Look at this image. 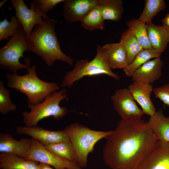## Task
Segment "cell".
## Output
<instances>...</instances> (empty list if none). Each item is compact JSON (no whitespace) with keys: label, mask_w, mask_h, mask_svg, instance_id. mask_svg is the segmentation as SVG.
Listing matches in <instances>:
<instances>
[{"label":"cell","mask_w":169,"mask_h":169,"mask_svg":"<svg viewBox=\"0 0 169 169\" xmlns=\"http://www.w3.org/2000/svg\"><path fill=\"white\" fill-rule=\"evenodd\" d=\"M64 130L73 146L75 163L81 168L87 166L88 156L93 150L95 144L111 131L93 130L77 122L68 125Z\"/></svg>","instance_id":"4"},{"label":"cell","mask_w":169,"mask_h":169,"mask_svg":"<svg viewBox=\"0 0 169 169\" xmlns=\"http://www.w3.org/2000/svg\"><path fill=\"white\" fill-rule=\"evenodd\" d=\"M105 139L103 159L112 169H136L159 141L142 116L121 119Z\"/></svg>","instance_id":"1"},{"label":"cell","mask_w":169,"mask_h":169,"mask_svg":"<svg viewBox=\"0 0 169 169\" xmlns=\"http://www.w3.org/2000/svg\"><path fill=\"white\" fill-rule=\"evenodd\" d=\"M15 11V16L19 22L26 37L29 36L34 27L41 23L44 17L37 13L30 4L29 8L23 0H10Z\"/></svg>","instance_id":"11"},{"label":"cell","mask_w":169,"mask_h":169,"mask_svg":"<svg viewBox=\"0 0 169 169\" xmlns=\"http://www.w3.org/2000/svg\"><path fill=\"white\" fill-rule=\"evenodd\" d=\"M163 61L160 57L146 63L136 70L131 77L133 81L151 84L162 75Z\"/></svg>","instance_id":"15"},{"label":"cell","mask_w":169,"mask_h":169,"mask_svg":"<svg viewBox=\"0 0 169 169\" xmlns=\"http://www.w3.org/2000/svg\"><path fill=\"white\" fill-rule=\"evenodd\" d=\"M136 169H169V142L159 141Z\"/></svg>","instance_id":"12"},{"label":"cell","mask_w":169,"mask_h":169,"mask_svg":"<svg viewBox=\"0 0 169 169\" xmlns=\"http://www.w3.org/2000/svg\"><path fill=\"white\" fill-rule=\"evenodd\" d=\"M25 159L44 163L53 166L55 169H81L76 163L55 155L33 138H31L29 152Z\"/></svg>","instance_id":"8"},{"label":"cell","mask_w":169,"mask_h":169,"mask_svg":"<svg viewBox=\"0 0 169 169\" xmlns=\"http://www.w3.org/2000/svg\"><path fill=\"white\" fill-rule=\"evenodd\" d=\"M39 163L26 160L16 155L7 153L0 154L1 169H39Z\"/></svg>","instance_id":"20"},{"label":"cell","mask_w":169,"mask_h":169,"mask_svg":"<svg viewBox=\"0 0 169 169\" xmlns=\"http://www.w3.org/2000/svg\"><path fill=\"white\" fill-rule=\"evenodd\" d=\"M110 69H126L129 65L127 53L119 43L106 44L102 46Z\"/></svg>","instance_id":"17"},{"label":"cell","mask_w":169,"mask_h":169,"mask_svg":"<svg viewBox=\"0 0 169 169\" xmlns=\"http://www.w3.org/2000/svg\"><path fill=\"white\" fill-rule=\"evenodd\" d=\"M145 2L144 9L138 19L145 23L151 22L154 17L166 6L163 0H146Z\"/></svg>","instance_id":"26"},{"label":"cell","mask_w":169,"mask_h":169,"mask_svg":"<svg viewBox=\"0 0 169 169\" xmlns=\"http://www.w3.org/2000/svg\"><path fill=\"white\" fill-rule=\"evenodd\" d=\"M161 21L163 25L169 29V14H167Z\"/></svg>","instance_id":"32"},{"label":"cell","mask_w":169,"mask_h":169,"mask_svg":"<svg viewBox=\"0 0 169 169\" xmlns=\"http://www.w3.org/2000/svg\"><path fill=\"white\" fill-rule=\"evenodd\" d=\"M162 53L152 48L143 49L136 56L127 67L123 69L125 75L131 77L133 73L151 59L160 57Z\"/></svg>","instance_id":"23"},{"label":"cell","mask_w":169,"mask_h":169,"mask_svg":"<svg viewBox=\"0 0 169 169\" xmlns=\"http://www.w3.org/2000/svg\"><path fill=\"white\" fill-rule=\"evenodd\" d=\"M123 4L121 0H99L98 5L104 20H120L124 12Z\"/></svg>","instance_id":"21"},{"label":"cell","mask_w":169,"mask_h":169,"mask_svg":"<svg viewBox=\"0 0 169 169\" xmlns=\"http://www.w3.org/2000/svg\"><path fill=\"white\" fill-rule=\"evenodd\" d=\"M31 138L18 140L8 133L0 134V152L12 154L25 159L29 152Z\"/></svg>","instance_id":"16"},{"label":"cell","mask_w":169,"mask_h":169,"mask_svg":"<svg viewBox=\"0 0 169 169\" xmlns=\"http://www.w3.org/2000/svg\"><path fill=\"white\" fill-rule=\"evenodd\" d=\"M26 37L21 27L15 34L0 49V66L3 69L17 72L23 69L27 70L31 66L29 58L25 59L26 64L20 62V58H24L23 54L29 52Z\"/></svg>","instance_id":"7"},{"label":"cell","mask_w":169,"mask_h":169,"mask_svg":"<svg viewBox=\"0 0 169 169\" xmlns=\"http://www.w3.org/2000/svg\"><path fill=\"white\" fill-rule=\"evenodd\" d=\"M38 166L39 169H54L50 166L43 163H39Z\"/></svg>","instance_id":"33"},{"label":"cell","mask_w":169,"mask_h":169,"mask_svg":"<svg viewBox=\"0 0 169 169\" xmlns=\"http://www.w3.org/2000/svg\"><path fill=\"white\" fill-rule=\"evenodd\" d=\"M44 146L47 150L57 156L76 163L74 150L69 141L54 143Z\"/></svg>","instance_id":"27"},{"label":"cell","mask_w":169,"mask_h":169,"mask_svg":"<svg viewBox=\"0 0 169 169\" xmlns=\"http://www.w3.org/2000/svg\"><path fill=\"white\" fill-rule=\"evenodd\" d=\"M36 25L26 41L29 51L40 57L48 66L60 60L71 65L74 60L61 50L55 31L57 21L48 16Z\"/></svg>","instance_id":"2"},{"label":"cell","mask_w":169,"mask_h":169,"mask_svg":"<svg viewBox=\"0 0 169 169\" xmlns=\"http://www.w3.org/2000/svg\"><path fill=\"white\" fill-rule=\"evenodd\" d=\"M64 17L68 22L81 21L95 6L99 0H64L63 2Z\"/></svg>","instance_id":"13"},{"label":"cell","mask_w":169,"mask_h":169,"mask_svg":"<svg viewBox=\"0 0 169 169\" xmlns=\"http://www.w3.org/2000/svg\"><path fill=\"white\" fill-rule=\"evenodd\" d=\"M168 14H169V13Z\"/></svg>","instance_id":"35"},{"label":"cell","mask_w":169,"mask_h":169,"mask_svg":"<svg viewBox=\"0 0 169 169\" xmlns=\"http://www.w3.org/2000/svg\"><path fill=\"white\" fill-rule=\"evenodd\" d=\"M64 0H33L30 4L35 11L44 17L48 16L47 12L53 10L58 4L63 2Z\"/></svg>","instance_id":"30"},{"label":"cell","mask_w":169,"mask_h":169,"mask_svg":"<svg viewBox=\"0 0 169 169\" xmlns=\"http://www.w3.org/2000/svg\"><path fill=\"white\" fill-rule=\"evenodd\" d=\"M126 50L129 64L143 49L138 43L133 32L128 29L121 34L119 42Z\"/></svg>","instance_id":"22"},{"label":"cell","mask_w":169,"mask_h":169,"mask_svg":"<svg viewBox=\"0 0 169 169\" xmlns=\"http://www.w3.org/2000/svg\"><path fill=\"white\" fill-rule=\"evenodd\" d=\"M96 51V55L91 60L85 59L76 62L73 69L67 72L64 75L61 87H71L76 82L86 76L106 75L117 80L120 79V77L109 67L102 46L97 45Z\"/></svg>","instance_id":"5"},{"label":"cell","mask_w":169,"mask_h":169,"mask_svg":"<svg viewBox=\"0 0 169 169\" xmlns=\"http://www.w3.org/2000/svg\"><path fill=\"white\" fill-rule=\"evenodd\" d=\"M17 106L11 101L9 91L3 82L0 81V112L3 115L15 110Z\"/></svg>","instance_id":"29"},{"label":"cell","mask_w":169,"mask_h":169,"mask_svg":"<svg viewBox=\"0 0 169 169\" xmlns=\"http://www.w3.org/2000/svg\"><path fill=\"white\" fill-rule=\"evenodd\" d=\"M147 123L159 141L169 142V116L164 115L162 109L150 116Z\"/></svg>","instance_id":"18"},{"label":"cell","mask_w":169,"mask_h":169,"mask_svg":"<svg viewBox=\"0 0 169 169\" xmlns=\"http://www.w3.org/2000/svg\"><path fill=\"white\" fill-rule=\"evenodd\" d=\"M114 110L121 119L132 116H142L144 113L137 106L127 88L116 90L111 97Z\"/></svg>","instance_id":"9"},{"label":"cell","mask_w":169,"mask_h":169,"mask_svg":"<svg viewBox=\"0 0 169 169\" xmlns=\"http://www.w3.org/2000/svg\"><path fill=\"white\" fill-rule=\"evenodd\" d=\"M81 22L82 27L90 31L104 29V20L98 4L89 11Z\"/></svg>","instance_id":"25"},{"label":"cell","mask_w":169,"mask_h":169,"mask_svg":"<svg viewBox=\"0 0 169 169\" xmlns=\"http://www.w3.org/2000/svg\"><path fill=\"white\" fill-rule=\"evenodd\" d=\"M128 89L144 114L150 116L156 112V108L151 98L153 90L152 84L133 81Z\"/></svg>","instance_id":"14"},{"label":"cell","mask_w":169,"mask_h":169,"mask_svg":"<svg viewBox=\"0 0 169 169\" xmlns=\"http://www.w3.org/2000/svg\"><path fill=\"white\" fill-rule=\"evenodd\" d=\"M155 97L159 99L164 106L169 107V83L153 88Z\"/></svg>","instance_id":"31"},{"label":"cell","mask_w":169,"mask_h":169,"mask_svg":"<svg viewBox=\"0 0 169 169\" xmlns=\"http://www.w3.org/2000/svg\"><path fill=\"white\" fill-rule=\"evenodd\" d=\"M67 98V90L62 89L51 94L40 103L28 105L30 111H24L22 113L25 126L37 125L40 120L49 117L55 120L62 118L67 114L68 110L66 107L60 106V103Z\"/></svg>","instance_id":"6"},{"label":"cell","mask_w":169,"mask_h":169,"mask_svg":"<svg viewBox=\"0 0 169 169\" xmlns=\"http://www.w3.org/2000/svg\"><path fill=\"white\" fill-rule=\"evenodd\" d=\"M7 1V0H4L3 1H2L0 3V7L1 8L2 6L3 5V4Z\"/></svg>","instance_id":"34"},{"label":"cell","mask_w":169,"mask_h":169,"mask_svg":"<svg viewBox=\"0 0 169 169\" xmlns=\"http://www.w3.org/2000/svg\"><path fill=\"white\" fill-rule=\"evenodd\" d=\"M146 24L152 48L162 53L169 43V29L163 25H156L152 22Z\"/></svg>","instance_id":"19"},{"label":"cell","mask_w":169,"mask_h":169,"mask_svg":"<svg viewBox=\"0 0 169 169\" xmlns=\"http://www.w3.org/2000/svg\"><path fill=\"white\" fill-rule=\"evenodd\" d=\"M15 131L18 135L29 136L44 146L69 141L64 130H49L37 125L31 127L19 126L16 127Z\"/></svg>","instance_id":"10"},{"label":"cell","mask_w":169,"mask_h":169,"mask_svg":"<svg viewBox=\"0 0 169 169\" xmlns=\"http://www.w3.org/2000/svg\"><path fill=\"white\" fill-rule=\"evenodd\" d=\"M21 27L15 16H12L10 21H8L6 17L0 22V40H9Z\"/></svg>","instance_id":"28"},{"label":"cell","mask_w":169,"mask_h":169,"mask_svg":"<svg viewBox=\"0 0 169 169\" xmlns=\"http://www.w3.org/2000/svg\"><path fill=\"white\" fill-rule=\"evenodd\" d=\"M37 66H31L27 70V74L23 75L17 72L6 75L7 86L25 95L28 105H35L44 101L51 94L59 90L60 87L57 83L47 82L38 76Z\"/></svg>","instance_id":"3"},{"label":"cell","mask_w":169,"mask_h":169,"mask_svg":"<svg viewBox=\"0 0 169 169\" xmlns=\"http://www.w3.org/2000/svg\"><path fill=\"white\" fill-rule=\"evenodd\" d=\"M128 29L134 33L137 41L143 49L152 48L150 42L146 23L138 19H131L127 21Z\"/></svg>","instance_id":"24"}]
</instances>
